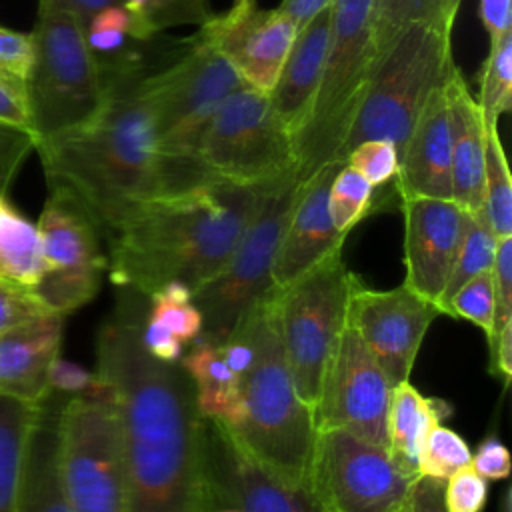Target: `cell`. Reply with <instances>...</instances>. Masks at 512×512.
Instances as JSON below:
<instances>
[{"mask_svg":"<svg viewBox=\"0 0 512 512\" xmlns=\"http://www.w3.org/2000/svg\"><path fill=\"white\" fill-rule=\"evenodd\" d=\"M64 398L50 392L38 406L14 512H70L58 476V416Z\"/></svg>","mask_w":512,"mask_h":512,"instance_id":"obj_25","label":"cell"},{"mask_svg":"<svg viewBox=\"0 0 512 512\" xmlns=\"http://www.w3.org/2000/svg\"><path fill=\"white\" fill-rule=\"evenodd\" d=\"M148 304L120 288L96 336V374L122 422L128 512H202V414L180 362H162L140 342Z\"/></svg>","mask_w":512,"mask_h":512,"instance_id":"obj_1","label":"cell"},{"mask_svg":"<svg viewBox=\"0 0 512 512\" xmlns=\"http://www.w3.org/2000/svg\"><path fill=\"white\" fill-rule=\"evenodd\" d=\"M510 2L512 0H480V18L490 42L512 28Z\"/></svg>","mask_w":512,"mask_h":512,"instance_id":"obj_51","label":"cell"},{"mask_svg":"<svg viewBox=\"0 0 512 512\" xmlns=\"http://www.w3.org/2000/svg\"><path fill=\"white\" fill-rule=\"evenodd\" d=\"M404 286L434 302L444 292L454 264L466 212L452 200L404 198Z\"/></svg>","mask_w":512,"mask_h":512,"instance_id":"obj_19","label":"cell"},{"mask_svg":"<svg viewBox=\"0 0 512 512\" xmlns=\"http://www.w3.org/2000/svg\"><path fill=\"white\" fill-rule=\"evenodd\" d=\"M40 404L0 396V512H14L28 436Z\"/></svg>","mask_w":512,"mask_h":512,"instance_id":"obj_28","label":"cell"},{"mask_svg":"<svg viewBox=\"0 0 512 512\" xmlns=\"http://www.w3.org/2000/svg\"><path fill=\"white\" fill-rule=\"evenodd\" d=\"M392 384L364 340L346 324L324 372L314 426L342 428L388 448Z\"/></svg>","mask_w":512,"mask_h":512,"instance_id":"obj_15","label":"cell"},{"mask_svg":"<svg viewBox=\"0 0 512 512\" xmlns=\"http://www.w3.org/2000/svg\"><path fill=\"white\" fill-rule=\"evenodd\" d=\"M124 6L132 14L136 40L180 24L202 26L212 16L208 0H126Z\"/></svg>","mask_w":512,"mask_h":512,"instance_id":"obj_34","label":"cell"},{"mask_svg":"<svg viewBox=\"0 0 512 512\" xmlns=\"http://www.w3.org/2000/svg\"><path fill=\"white\" fill-rule=\"evenodd\" d=\"M0 124L30 132V108L26 80L0 70Z\"/></svg>","mask_w":512,"mask_h":512,"instance_id":"obj_46","label":"cell"},{"mask_svg":"<svg viewBox=\"0 0 512 512\" xmlns=\"http://www.w3.org/2000/svg\"><path fill=\"white\" fill-rule=\"evenodd\" d=\"M148 314L164 324L182 344H190L200 336L202 318L192 300H178L156 292L150 296Z\"/></svg>","mask_w":512,"mask_h":512,"instance_id":"obj_41","label":"cell"},{"mask_svg":"<svg viewBox=\"0 0 512 512\" xmlns=\"http://www.w3.org/2000/svg\"><path fill=\"white\" fill-rule=\"evenodd\" d=\"M328 40L330 8L322 10L298 28L278 80L268 94L276 118L292 136V144L310 116L324 68Z\"/></svg>","mask_w":512,"mask_h":512,"instance_id":"obj_24","label":"cell"},{"mask_svg":"<svg viewBox=\"0 0 512 512\" xmlns=\"http://www.w3.org/2000/svg\"><path fill=\"white\" fill-rule=\"evenodd\" d=\"M356 280L358 276L344 264L342 250H336L286 288H276L274 294L284 358L296 392L312 416L326 366L346 326Z\"/></svg>","mask_w":512,"mask_h":512,"instance_id":"obj_10","label":"cell"},{"mask_svg":"<svg viewBox=\"0 0 512 512\" xmlns=\"http://www.w3.org/2000/svg\"><path fill=\"white\" fill-rule=\"evenodd\" d=\"M250 6H254V0H234L232 2V6H230V10H246V8H250Z\"/></svg>","mask_w":512,"mask_h":512,"instance_id":"obj_55","label":"cell"},{"mask_svg":"<svg viewBox=\"0 0 512 512\" xmlns=\"http://www.w3.org/2000/svg\"><path fill=\"white\" fill-rule=\"evenodd\" d=\"M210 512H240V510H232V508H224V510H210Z\"/></svg>","mask_w":512,"mask_h":512,"instance_id":"obj_56","label":"cell"},{"mask_svg":"<svg viewBox=\"0 0 512 512\" xmlns=\"http://www.w3.org/2000/svg\"><path fill=\"white\" fill-rule=\"evenodd\" d=\"M446 480L434 476H416L410 486L408 500L404 510L406 512H448L446 496H444Z\"/></svg>","mask_w":512,"mask_h":512,"instance_id":"obj_50","label":"cell"},{"mask_svg":"<svg viewBox=\"0 0 512 512\" xmlns=\"http://www.w3.org/2000/svg\"><path fill=\"white\" fill-rule=\"evenodd\" d=\"M34 134L10 124H0V192L6 194L18 170L34 152Z\"/></svg>","mask_w":512,"mask_h":512,"instance_id":"obj_45","label":"cell"},{"mask_svg":"<svg viewBox=\"0 0 512 512\" xmlns=\"http://www.w3.org/2000/svg\"><path fill=\"white\" fill-rule=\"evenodd\" d=\"M444 496L448 512H480L488 498V480L468 464L446 478Z\"/></svg>","mask_w":512,"mask_h":512,"instance_id":"obj_44","label":"cell"},{"mask_svg":"<svg viewBox=\"0 0 512 512\" xmlns=\"http://www.w3.org/2000/svg\"><path fill=\"white\" fill-rule=\"evenodd\" d=\"M50 392L62 396H108L112 390L108 384L96 374L86 370L84 366L56 356L50 372H48Z\"/></svg>","mask_w":512,"mask_h":512,"instance_id":"obj_42","label":"cell"},{"mask_svg":"<svg viewBox=\"0 0 512 512\" xmlns=\"http://www.w3.org/2000/svg\"><path fill=\"white\" fill-rule=\"evenodd\" d=\"M0 272L36 286L46 272L36 224L22 216L0 192Z\"/></svg>","mask_w":512,"mask_h":512,"instance_id":"obj_29","label":"cell"},{"mask_svg":"<svg viewBox=\"0 0 512 512\" xmlns=\"http://www.w3.org/2000/svg\"><path fill=\"white\" fill-rule=\"evenodd\" d=\"M494 280V326L488 346L492 348L500 328L512 320V236L500 238L492 264Z\"/></svg>","mask_w":512,"mask_h":512,"instance_id":"obj_43","label":"cell"},{"mask_svg":"<svg viewBox=\"0 0 512 512\" xmlns=\"http://www.w3.org/2000/svg\"><path fill=\"white\" fill-rule=\"evenodd\" d=\"M198 162L212 178L262 186L294 174V144L268 94L242 84L212 114Z\"/></svg>","mask_w":512,"mask_h":512,"instance_id":"obj_12","label":"cell"},{"mask_svg":"<svg viewBox=\"0 0 512 512\" xmlns=\"http://www.w3.org/2000/svg\"><path fill=\"white\" fill-rule=\"evenodd\" d=\"M452 28V18L412 22L376 58L368 88L342 146V162L364 140H388L400 156L424 104L456 66Z\"/></svg>","mask_w":512,"mask_h":512,"instance_id":"obj_5","label":"cell"},{"mask_svg":"<svg viewBox=\"0 0 512 512\" xmlns=\"http://www.w3.org/2000/svg\"><path fill=\"white\" fill-rule=\"evenodd\" d=\"M476 102L486 126H498L500 116L512 106V28L490 42Z\"/></svg>","mask_w":512,"mask_h":512,"instance_id":"obj_33","label":"cell"},{"mask_svg":"<svg viewBox=\"0 0 512 512\" xmlns=\"http://www.w3.org/2000/svg\"><path fill=\"white\" fill-rule=\"evenodd\" d=\"M50 312L32 286L0 272V332Z\"/></svg>","mask_w":512,"mask_h":512,"instance_id":"obj_40","label":"cell"},{"mask_svg":"<svg viewBox=\"0 0 512 512\" xmlns=\"http://www.w3.org/2000/svg\"><path fill=\"white\" fill-rule=\"evenodd\" d=\"M402 512H406V510H402Z\"/></svg>","mask_w":512,"mask_h":512,"instance_id":"obj_57","label":"cell"},{"mask_svg":"<svg viewBox=\"0 0 512 512\" xmlns=\"http://www.w3.org/2000/svg\"><path fill=\"white\" fill-rule=\"evenodd\" d=\"M462 0H374L372 12V44L374 62L396 38V34L420 20H456Z\"/></svg>","mask_w":512,"mask_h":512,"instance_id":"obj_31","label":"cell"},{"mask_svg":"<svg viewBox=\"0 0 512 512\" xmlns=\"http://www.w3.org/2000/svg\"><path fill=\"white\" fill-rule=\"evenodd\" d=\"M126 0H38V6H46V8H54V10H62L70 16H74L76 20H80L86 28L88 20L108 8V6H118L124 4Z\"/></svg>","mask_w":512,"mask_h":512,"instance_id":"obj_53","label":"cell"},{"mask_svg":"<svg viewBox=\"0 0 512 512\" xmlns=\"http://www.w3.org/2000/svg\"><path fill=\"white\" fill-rule=\"evenodd\" d=\"M374 0H334L330 40L310 116L294 138V174L300 182L326 164H344L342 146L374 68Z\"/></svg>","mask_w":512,"mask_h":512,"instance_id":"obj_6","label":"cell"},{"mask_svg":"<svg viewBox=\"0 0 512 512\" xmlns=\"http://www.w3.org/2000/svg\"><path fill=\"white\" fill-rule=\"evenodd\" d=\"M318 512H320V510H318Z\"/></svg>","mask_w":512,"mask_h":512,"instance_id":"obj_58","label":"cell"},{"mask_svg":"<svg viewBox=\"0 0 512 512\" xmlns=\"http://www.w3.org/2000/svg\"><path fill=\"white\" fill-rule=\"evenodd\" d=\"M274 294L276 288L246 318L254 360L240 378L238 412L226 428L238 446L272 476L308 492L316 426L284 358Z\"/></svg>","mask_w":512,"mask_h":512,"instance_id":"obj_4","label":"cell"},{"mask_svg":"<svg viewBox=\"0 0 512 512\" xmlns=\"http://www.w3.org/2000/svg\"><path fill=\"white\" fill-rule=\"evenodd\" d=\"M64 316L50 312L0 332V396L42 404L50 396L48 372L60 356Z\"/></svg>","mask_w":512,"mask_h":512,"instance_id":"obj_22","label":"cell"},{"mask_svg":"<svg viewBox=\"0 0 512 512\" xmlns=\"http://www.w3.org/2000/svg\"><path fill=\"white\" fill-rule=\"evenodd\" d=\"M376 188L352 166L342 164L328 190V210L334 228L340 234H350L352 228L374 210Z\"/></svg>","mask_w":512,"mask_h":512,"instance_id":"obj_35","label":"cell"},{"mask_svg":"<svg viewBox=\"0 0 512 512\" xmlns=\"http://www.w3.org/2000/svg\"><path fill=\"white\" fill-rule=\"evenodd\" d=\"M202 512H318L310 492L286 486L250 458L224 422L202 416Z\"/></svg>","mask_w":512,"mask_h":512,"instance_id":"obj_16","label":"cell"},{"mask_svg":"<svg viewBox=\"0 0 512 512\" xmlns=\"http://www.w3.org/2000/svg\"><path fill=\"white\" fill-rule=\"evenodd\" d=\"M342 164H326L300 182L292 214L272 268L274 288H286L336 250L344 248L346 234H340L330 218L328 190Z\"/></svg>","mask_w":512,"mask_h":512,"instance_id":"obj_20","label":"cell"},{"mask_svg":"<svg viewBox=\"0 0 512 512\" xmlns=\"http://www.w3.org/2000/svg\"><path fill=\"white\" fill-rule=\"evenodd\" d=\"M140 342L154 358L162 362H180L182 358L184 344L148 312L140 324Z\"/></svg>","mask_w":512,"mask_h":512,"instance_id":"obj_48","label":"cell"},{"mask_svg":"<svg viewBox=\"0 0 512 512\" xmlns=\"http://www.w3.org/2000/svg\"><path fill=\"white\" fill-rule=\"evenodd\" d=\"M36 228L46 272L34 290L52 312L66 316L100 290L108 268L104 238L86 208L58 186H48Z\"/></svg>","mask_w":512,"mask_h":512,"instance_id":"obj_14","label":"cell"},{"mask_svg":"<svg viewBox=\"0 0 512 512\" xmlns=\"http://www.w3.org/2000/svg\"><path fill=\"white\" fill-rule=\"evenodd\" d=\"M198 32L226 56L246 86L270 94L298 28L278 8L254 4L212 14Z\"/></svg>","mask_w":512,"mask_h":512,"instance_id":"obj_18","label":"cell"},{"mask_svg":"<svg viewBox=\"0 0 512 512\" xmlns=\"http://www.w3.org/2000/svg\"><path fill=\"white\" fill-rule=\"evenodd\" d=\"M450 414V406L438 398L424 396L410 380L392 388L388 412V450L402 470L418 476L424 440L432 426Z\"/></svg>","mask_w":512,"mask_h":512,"instance_id":"obj_26","label":"cell"},{"mask_svg":"<svg viewBox=\"0 0 512 512\" xmlns=\"http://www.w3.org/2000/svg\"><path fill=\"white\" fill-rule=\"evenodd\" d=\"M300 180L288 174L264 190L258 210L244 228L226 264L192 292L202 318L196 340L220 346L274 290L272 268L292 214Z\"/></svg>","mask_w":512,"mask_h":512,"instance_id":"obj_9","label":"cell"},{"mask_svg":"<svg viewBox=\"0 0 512 512\" xmlns=\"http://www.w3.org/2000/svg\"><path fill=\"white\" fill-rule=\"evenodd\" d=\"M416 476L384 446L342 428H318L308 492L320 512H402Z\"/></svg>","mask_w":512,"mask_h":512,"instance_id":"obj_13","label":"cell"},{"mask_svg":"<svg viewBox=\"0 0 512 512\" xmlns=\"http://www.w3.org/2000/svg\"><path fill=\"white\" fill-rule=\"evenodd\" d=\"M484 216L498 240L512 236V180L498 126L486 130Z\"/></svg>","mask_w":512,"mask_h":512,"instance_id":"obj_32","label":"cell"},{"mask_svg":"<svg viewBox=\"0 0 512 512\" xmlns=\"http://www.w3.org/2000/svg\"><path fill=\"white\" fill-rule=\"evenodd\" d=\"M470 466L486 480L506 478L510 474V452L496 436H490L478 444Z\"/></svg>","mask_w":512,"mask_h":512,"instance_id":"obj_49","label":"cell"},{"mask_svg":"<svg viewBox=\"0 0 512 512\" xmlns=\"http://www.w3.org/2000/svg\"><path fill=\"white\" fill-rule=\"evenodd\" d=\"M444 86L446 82L432 92L400 152L392 182L398 204L404 198L452 200V140Z\"/></svg>","mask_w":512,"mask_h":512,"instance_id":"obj_21","label":"cell"},{"mask_svg":"<svg viewBox=\"0 0 512 512\" xmlns=\"http://www.w3.org/2000/svg\"><path fill=\"white\" fill-rule=\"evenodd\" d=\"M438 316L434 302L404 284L374 290L358 278L350 292L346 324L364 340L390 384L396 386L410 380L424 336Z\"/></svg>","mask_w":512,"mask_h":512,"instance_id":"obj_17","label":"cell"},{"mask_svg":"<svg viewBox=\"0 0 512 512\" xmlns=\"http://www.w3.org/2000/svg\"><path fill=\"white\" fill-rule=\"evenodd\" d=\"M32 34L0 26V70L24 78L32 62Z\"/></svg>","mask_w":512,"mask_h":512,"instance_id":"obj_47","label":"cell"},{"mask_svg":"<svg viewBox=\"0 0 512 512\" xmlns=\"http://www.w3.org/2000/svg\"><path fill=\"white\" fill-rule=\"evenodd\" d=\"M472 458V450L466 440L448 426L436 424L428 432L420 462H418V476H434L446 480L460 468L468 466Z\"/></svg>","mask_w":512,"mask_h":512,"instance_id":"obj_36","label":"cell"},{"mask_svg":"<svg viewBox=\"0 0 512 512\" xmlns=\"http://www.w3.org/2000/svg\"><path fill=\"white\" fill-rule=\"evenodd\" d=\"M144 82L160 156L192 188L214 180L198 162V146L212 114L244 84L238 72L196 32L168 66L146 74Z\"/></svg>","mask_w":512,"mask_h":512,"instance_id":"obj_7","label":"cell"},{"mask_svg":"<svg viewBox=\"0 0 512 512\" xmlns=\"http://www.w3.org/2000/svg\"><path fill=\"white\" fill-rule=\"evenodd\" d=\"M58 476L70 512H128L122 422L112 394L64 398Z\"/></svg>","mask_w":512,"mask_h":512,"instance_id":"obj_11","label":"cell"},{"mask_svg":"<svg viewBox=\"0 0 512 512\" xmlns=\"http://www.w3.org/2000/svg\"><path fill=\"white\" fill-rule=\"evenodd\" d=\"M102 64L108 98L100 112L78 128L38 140L34 150L48 186L68 190L106 240L144 204L192 186L158 152L146 74L130 58Z\"/></svg>","mask_w":512,"mask_h":512,"instance_id":"obj_2","label":"cell"},{"mask_svg":"<svg viewBox=\"0 0 512 512\" xmlns=\"http://www.w3.org/2000/svg\"><path fill=\"white\" fill-rule=\"evenodd\" d=\"M266 188L214 178L144 204L104 240L110 280L148 298L168 282L194 292L226 264Z\"/></svg>","mask_w":512,"mask_h":512,"instance_id":"obj_3","label":"cell"},{"mask_svg":"<svg viewBox=\"0 0 512 512\" xmlns=\"http://www.w3.org/2000/svg\"><path fill=\"white\" fill-rule=\"evenodd\" d=\"M26 74L30 132L52 138L92 120L108 98V72L74 16L38 6ZM36 146V144H34Z\"/></svg>","mask_w":512,"mask_h":512,"instance_id":"obj_8","label":"cell"},{"mask_svg":"<svg viewBox=\"0 0 512 512\" xmlns=\"http://www.w3.org/2000/svg\"><path fill=\"white\" fill-rule=\"evenodd\" d=\"M446 102L450 116L452 202L464 212L484 210V160L486 130L476 96L470 92L458 66L446 80Z\"/></svg>","mask_w":512,"mask_h":512,"instance_id":"obj_23","label":"cell"},{"mask_svg":"<svg viewBox=\"0 0 512 512\" xmlns=\"http://www.w3.org/2000/svg\"><path fill=\"white\" fill-rule=\"evenodd\" d=\"M490 372L498 374L504 384L512 378V320L500 328L490 348Z\"/></svg>","mask_w":512,"mask_h":512,"instance_id":"obj_52","label":"cell"},{"mask_svg":"<svg viewBox=\"0 0 512 512\" xmlns=\"http://www.w3.org/2000/svg\"><path fill=\"white\" fill-rule=\"evenodd\" d=\"M180 366L192 380L198 412L230 424L238 412L240 380L226 366L220 346L194 340L192 350L180 358Z\"/></svg>","mask_w":512,"mask_h":512,"instance_id":"obj_27","label":"cell"},{"mask_svg":"<svg viewBox=\"0 0 512 512\" xmlns=\"http://www.w3.org/2000/svg\"><path fill=\"white\" fill-rule=\"evenodd\" d=\"M398 162V148L388 140H364L344 158V164L360 172L376 190L394 182Z\"/></svg>","mask_w":512,"mask_h":512,"instance_id":"obj_39","label":"cell"},{"mask_svg":"<svg viewBox=\"0 0 512 512\" xmlns=\"http://www.w3.org/2000/svg\"><path fill=\"white\" fill-rule=\"evenodd\" d=\"M334 0H282L280 6H276L280 12H284L296 28H302L306 22H310L316 14L330 8Z\"/></svg>","mask_w":512,"mask_h":512,"instance_id":"obj_54","label":"cell"},{"mask_svg":"<svg viewBox=\"0 0 512 512\" xmlns=\"http://www.w3.org/2000/svg\"><path fill=\"white\" fill-rule=\"evenodd\" d=\"M448 316L462 318L476 324L486 338L492 336L494 326V280L492 270L468 280L448 302Z\"/></svg>","mask_w":512,"mask_h":512,"instance_id":"obj_38","label":"cell"},{"mask_svg":"<svg viewBox=\"0 0 512 512\" xmlns=\"http://www.w3.org/2000/svg\"><path fill=\"white\" fill-rule=\"evenodd\" d=\"M84 32H86V42H88L90 50L102 60L118 58V54L124 50L126 42L136 40L132 14L128 12V8L124 4L108 6L100 12H96L88 20Z\"/></svg>","mask_w":512,"mask_h":512,"instance_id":"obj_37","label":"cell"},{"mask_svg":"<svg viewBox=\"0 0 512 512\" xmlns=\"http://www.w3.org/2000/svg\"><path fill=\"white\" fill-rule=\"evenodd\" d=\"M496 246H498V238L490 230L484 210L466 212L460 246H458L456 258H454V264L450 268L444 292L438 300L440 314L448 316V302L456 294L458 288H462L474 276L492 270Z\"/></svg>","mask_w":512,"mask_h":512,"instance_id":"obj_30","label":"cell"}]
</instances>
